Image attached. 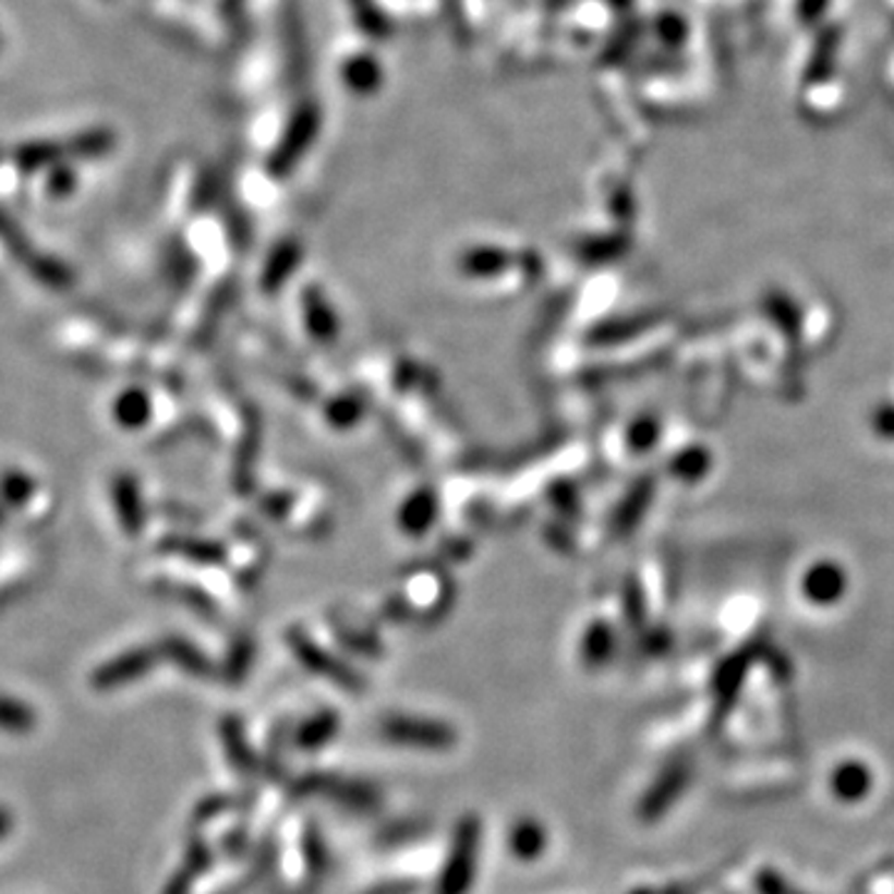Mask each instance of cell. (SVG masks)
Returning a JSON list of instances; mask_svg holds the SVG:
<instances>
[{
    "label": "cell",
    "mask_w": 894,
    "mask_h": 894,
    "mask_svg": "<svg viewBox=\"0 0 894 894\" xmlns=\"http://www.w3.org/2000/svg\"><path fill=\"white\" fill-rule=\"evenodd\" d=\"M480 845H482V822L475 812L462 816L455 825L452 843L447 849L440 882H437L435 894H468L480 865Z\"/></svg>",
    "instance_id": "obj_1"
},
{
    "label": "cell",
    "mask_w": 894,
    "mask_h": 894,
    "mask_svg": "<svg viewBox=\"0 0 894 894\" xmlns=\"http://www.w3.org/2000/svg\"><path fill=\"white\" fill-rule=\"evenodd\" d=\"M380 738L392 746L418 750H450L458 746V730L445 721L413 718V715H388L380 721Z\"/></svg>",
    "instance_id": "obj_2"
},
{
    "label": "cell",
    "mask_w": 894,
    "mask_h": 894,
    "mask_svg": "<svg viewBox=\"0 0 894 894\" xmlns=\"http://www.w3.org/2000/svg\"><path fill=\"white\" fill-rule=\"evenodd\" d=\"M297 795H321L348 810L371 812L380 805V793L373 788L371 783L363 781H348V777L328 775V773H309L293 785Z\"/></svg>",
    "instance_id": "obj_3"
},
{
    "label": "cell",
    "mask_w": 894,
    "mask_h": 894,
    "mask_svg": "<svg viewBox=\"0 0 894 894\" xmlns=\"http://www.w3.org/2000/svg\"><path fill=\"white\" fill-rule=\"evenodd\" d=\"M219 733H221L224 753H227L229 763L234 765V771L246 777H264L268 768L262 763V758L254 753V748L252 744H249L241 721L234 718V715H227V718L221 721Z\"/></svg>",
    "instance_id": "obj_4"
},
{
    "label": "cell",
    "mask_w": 894,
    "mask_h": 894,
    "mask_svg": "<svg viewBox=\"0 0 894 894\" xmlns=\"http://www.w3.org/2000/svg\"><path fill=\"white\" fill-rule=\"evenodd\" d=\"M212 860H214V855H212L209 845L204 843L202 837H192L190 845H186L184 849L182 865H179L172 878L167 880L162 894H192L194 882L209 870Z\"/></svg>",
    "instance_id": "obj_5"
},
{
    "label": "cell",
    "mask_w": 894,
    "mask_h": 894,
    "mask_svg": "<svg viewBox=\"0 0 894 894\" xmlns=\"http://www.w3.org/2000/svg\"><path fill=\"white\" fill-rule=\"evenodd\" d=\"M152 661H155V656H152L149 651H132V654H124L110 661V664H105L102 668H97L93 676V686L100 688V691H110V688L130 684L142 674H147Z\"/></svg>",
    "instance_id": "obj_6"
},
{
    "label": "cell",
    "mask_w": 894,
    "mask_h": 894,
    "mask_svg": "<svg viewBox=\"0 0 894 894\" xmlns=\"http://www.w3.org/2000/svg\"><path fill=\"white\" fill-rule=\"evenodd\" d=\"M544 847H547V830L542 827V822L524 818V820H517L515 825L509 827L507 849L515 860H520V862L540 860Z\"/></svg>",
    "instance_id": "obj_7"
},
{
    "label": "cell",
    "mask_w": 894,
    "mask_h": 894,
    "mask_svg": "<svg viewBox=\"0 0 894 894\" xmlns=\"http://www.w3.org/2000/svg\"><path fill=\"white\" fill-rule=\"evenodd\" d=\"M338 728H341V715L326 709V711L313 713L309 721H303L293 740H297V746L301 750H318V748L328 746L330 740L336 738Z\"/></svg>",
    "instance_id": "obj_8"
},
{
    "label": "cell",
    "mask_w": 894,
    "mask_h": 894,
    "mask_svg": "<svg viewBox=\"0 0 894 894\" xmlns=\"http://www.w3.org/2000/svg\"><path fill=\"white\" fill-rule=\"evenodd\" d=\"M297 651H299V656L303 659V664H306L311 670H316V674H324L326 678H330V681L341 684L343 688H351V691H358V688H361V678H358L353 670H348L346 666L328 661L326 654H321V651L313 649L311 643L299 641Z\"/></svg>",
    "instance_id": "obj_9"
},
{
    "label": "cell",
    "mask_w": 894,
    "mask_h": 894,
    "mask_svg": "<svg viewBox=\"0 0 894 894\" xmlns=\"http://www.w3.org/2000/svg\"><path fill=\"white\" fill-rule=\"evenodd\" d=\"M38 723L33 705L11 696H0V730L13 733V736H25Z\"/></svg>",
    "instance_id": "obj_10"
},
{
    "label": "cell",
    "mask_w": 894,
    "mask_h": 894,
    "mask_svg": "<svg viewBox=\"0 0 894 894\" xmlns=\"http://www.w3.org/2000/svg\"><path fill=\"white\" fill-rule=\"evenodd\" d=\"M60 145L56 142H28V145L17 147L15 152V165L23 169V172H35V169L48 167L60 159Z\"/></svg>",
    "instance_id": "obj_11"
},
{
    "label": "cell",
    "mask_w": 894,
    "mask_h": 894,
    "mask_svg": "<svg viewBox=\"0 0 894 894\" xmlns=\"http://www.w3.org/2000/svg\"><path fill=\"white\" fill-rule=\"evenodd\" d=\"M301 847H303V862H306L309 874L311 878H321L328 862V849H326L324 837H321V830L309 825L306 833H303Z\"/></svg>",
    "instance_id": "obj_12"
},
{
    "label": "cell",
    "mask_w": 894,
    "mask_h": 894,
    "mask_svg": "<svg viewBox=\"0 0 894 894\" xmlns=\"http://www.w3.org/2000/svg\"><path fill=\"white\" fill-rule=\"evenodd\" d=\"M346 83L351 85L355 93H371V89L380 83V68L365 56L353 58L346 65Z\"/></svg>",
    "instance_id": "obj_13"
},
{
    "label": "cell",
    "mask_w": 894,
    "mask_h": 894,
    "mask_svg": "<svg viewBox=\"0 0 894 894\" xmlns=\"http://www.w3.org/2000/svg\"><path fill=\"white\" fill-rule=\"evenodd\" d=\"M112 147V134L105 132V130H93V132H85L75 137L73 142V152L75 155H87V157H97L102 155Z\"/></svg>",
    "instance_id": "obj_14"
},
{
    "label": "cell",
    "mask_w": 894,
    "mask_h": 894,
    "mask_svg": "<svg viewBox=\"0 0 894 894\" xmlns=\"http://www.w3.org/2000/svg\"><path fill=\"white\" fill-rule=\"evenodd\" d=\"M229 808H234V798H231V795H207V798L196 802L194 822L196 825H204V822L214 820Z\"/></svg>",
    "instance_id": "obj_15"
},
{
    "label": "cell",
    "mask_w": 894,
    "mask_h": 894,
    "mask_svg": "<svg viewBox=\"0 0 894 894\" xmlns=\"http://www.w3.org/2000/svg\"><path fill=\"white\" fill-rule=\"evenodd\" d=\"M70 186H73V172H70V169H65V167H60V169H52V174H50V190L56 192V194H65Z\"/></svg>",
    "instance_id": "obj_16"
},
{
    "label": "cell",
    "mask_w": 894,
    "mask_h": 894,
    "mask_svg": "<svg viewBox=\"0 0 894 894\" xmlns=\"http://www.w3.org/2000/svg\"><path fill=\"white\" fill-rule=\"evenodd\" d=\"M415 884L413 882H390L383 884L380 890H373L371 894H413Z\"/></svg>",
    "instance_id": "obj_17"
},
{
    "label": "cell",
    "mask_w": 894,
    "mask_h": 894,
    "mask_svg": "<svg viewBox=\"0 0 894 894\" xmlns=\"http://www.w3.org/2000/svg\"><path fill=\"white\" fill-rule=\"evenodd\" d=\"M13 830V812L5 808V805H0V839H5L11 835Z\"/></svg>",
    "instance_id": "obj_18"
}]
</instances>
